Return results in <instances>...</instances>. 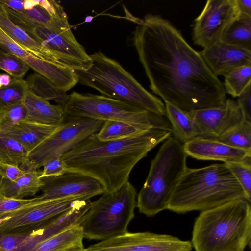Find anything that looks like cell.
Wrapping results in <instances>:
<instances>
[{"label": "cell", "mask_w": 251, "mask_h": 251, "mask_svg": "<svg viewBox=\"0 0 251 251\" xmlns=\"http://www.w3.org/2000/svg\"><path fill=\"white\" fill-rule=\"evenodd\" d=\"M131 40L150 88L165 102L187 112L225 103L223 83L169 21L147 14L137 24Z\"/></svg>", "instance_id": "1"}, {"label": "cell", "mask_w": 251, "mask_h": 251, "mask_svg": "<svg viewBox=\"0 0 251 251\" xmlns=\"http://www.w3.org/2000/svg\"><path fill=\"white\" fill-rule=\"evenodd\" d=\"M171 135V131L152 128L129 138L103 142L95 134L61 158L67 173L89 176L101 184L104 192H113L128 181L132 170L140 160Z\"/></svg>", "instance_id": "2"}, {"label": "cell", "mask_w": 251, "mask_h": 251, "mask_svg": "<svg viewBox=\"0 0 251 251\" xmlns=\"http://www.w3.org/2000/svg\"><path fill=\"white\" fill-rule=\"evenodd\" d=\"M248 198L224 163L187 168L176 187L167 209L179 214L203 211L237 199Z\"/></svg>", "instance_id": "3"}, {"label": "cell", "mask_w": 251, "mask_h": 251, "mask_svg": "<svg viewBox=\"0 0 251 251\" xmlns=\"http://www.w3.org/2000/svg\"><path fill=\"white\" fill-rule=\"evenodd\" d=\"M251 240V203L240 199L201 211L191 242L195 251H245Z\"/></svg>", "instance_id": "4"}, {"label": "cell", "mask_w": 251, "mask_h": 251, "mask_svg": "<svg viewBox=\"0 0 251 251\" xmlns=\"http://www.w3.org/2000/svg\"><path fill=\"white\" fill-rule=\"evenodd\" d=\"M90 55L91 62L86 68L74 70L78 82L96 89L102 96L166 116L165 104L145 89L118 62L100 51Z\"/></svg>", "instance_id": "5"}, {"label": "cell", "mask_w": 251, "mask_h": 251, "mask_svg": "<svg viewBox=\"0 0 251 251\" xmlns=\"http://www.w3.org/2000/svg\"><path fill=\"white\" fill-rule=\"evenodd\" d=\"M152 160L146 180L137 196L140 213L153 217L167 209L173 193L187 168L183 144L172 135Z\"/></svg>", "instance_id": "6"}, {"label": "cell", "mask_w": 251, "mask_h": 251, "mask_svg": "<svg viewBox=\"0 0 251 251\" xmlns=\"http://www.w3.org/2000/svg\"><path fill=\"white\" fill-rule=\"evenodd\" d=\"M137 196L128 181L117 190L104 192L91 201L79 223L84 238L102 241L127 233L135 215Z\"/></svg>", "instance_id": "7"}, {"label": "cell", "mask_w": 251, "mask_h": 251, "mask_svg": "<svg viewBox=\"0 0 251 251\" xmlns=\"http://www.w3.org/2000/svg\"><path fill=\"white\" fill-rule=\"evenodd\" d=\"M63 107L65 116L119 121L144 130L157 128L172 132L171 124L166 116L102 95L73 92Z\"/></svg>", "instance_id": "8"}, {"label": "cell", "mask_w": 251, "mask_h": 251, "mask_svg": "<svg viewBox=\"0 0 251 251\" xmlns=\"http://www.w3.org/2000/svg\"><path fill=\"white\" fill-rule=\"evenodd\" d=\"M1 4L10 20L49 50L60 64L74 70L85 69L90 64V55L74 36L65 12L45 25Z\"/></svg>", "instance_id": "9"}, {"label": "cell", "mask_w": 251, "mask_h": 251, "mask_svg": "<svg viewBox=\"0 0 251 251\" xmlns=\"http://www.w3.org/2000/svg\"><path fill=\"white\" fill-rule=\"evenodd\" d=\"M103 121L82 117L65 116L56 130L28 154L25 171H36L49 160L62 157L80 143L98 133Z\"/></svg>", "instance_id": "10"}, {"label": "cell", "mask_w": 251, "mask_h": 251, "mask_svg": "<svg viewBox=\"0 0 251 251\" xmlns=\"http://www.w3.org/2000/svg\"><path fill=\"white\" fill-rule=\"evenodd\" d=\"M88 200L73 197L42 201L0 216V232L34 228Z\"/></svg>", "instance_id": "11"}, {"label": "cell", "mask_w": 251, "mask_h": 251, "mask_svg": "<svg viewBox=\"0 0 251 251\" xmlns=\"http://www.w3.org/2000/svg\"><path fill=\"white\" fill-rule=\"evenodd\" d=\"M189 240L149 231L128 232L89 246L88 251H191Z\"/></svg>", "instance_id": "12"}, {"label": "cell", "mask_w": 251, "mask_h": 251, "mask_svg": "<svg viewBox=\"0 0 251 251\" xmlns=\"http://www.w3.org/2000/svg\"><path fill=\"white\" fill-rule=\"evenodd\" d=\"M240 12L235 0H208L195 19L192 40L203 48L221 40L229 25Z\"/></svg>", "instance_id": "13"}, {"label": "cell", "mask_w": 251, "mask_h": 251, "mask_svg": "<svg viewBox=\"0 0 251 251\" xmlns=\"http://www.w3.org/2000/svg\"><path fill=\"white\" fill-rule=\"evenodd\" d=\"M0 48L17 56L59 90L66 92L78 82L74 70L61 64L42 60L27 51L0 27Z\"/></svg>", "instance_id": "14"}, {"label": "cell", "mask_w": 251, "mask_h": 251, "mask_svg": "<svg viewBox=\"0 0 251 251\" xmlns=\"http://www.w3.org/2000/svg\"><path fill=\"white\" fill-rule=\"evenodd\" d=\"M43 185L39 197L42 201L53 200L73 197L88 200L101 195L104 189L95 178L76 172H69L57 176L41 178Z\"/></svg>", "instance_id": "15"}, {"label": "cell", "mask_w": 251, "mask_h": 251, "mask_svg": "<svg viewBox=\"0 0 251 251\" xmlns=\"http://www.w3.org/2000/svg\"><path fill=\"white\" fill-rule=\"evenodd\" d=\"M198 137L216 139L244 120L235 100L228 99L219 107L191 112Z\"/></svg>", "instance_id": "16"}, {"label": "cell", "mask_w": 251, "mask_h": 251, "mask_svg": "<svg viewBox=\"0 0 251 251\" xmlns=\"http://www.w3.org/2000/svg\"><path fill=\"white\" fill-rule=\"evenodd\" d=\"M200 53L210 71L217 77L238 68L251 65V50L221 40L203 48Z\"/></svg>", "instance_id": "17"}, {"label": "cell", "mask_w": 251, "mask_h": 251, "mask_svg": "<svg viewBox=\"0 0 251 251\" xmlns=\"http://www.w3.org/2000/svg\"><path fill=\"white\" fill-rule=\"evenodd\" d=\"M188 155L198 160L240 161L251 158V151L237 149L214 139L196 137L183 144Z\"/></svg>", "instance_id": "18"}, {"label": "cell", "mask_w": 251, "mask_h": 251, "mask_svg": "<svg viewBox=\"0 0 251 251\" xmlns=\"http://www.w3.org/2000/svg\"><path fill=\"white\" fill-rule=\"evenodd\" d=\"M22 102L25 110V120L40 124L59 126L64 120V107L53 105L44 98L28 90Z\"/></svg>", "instance_id": "19"}, {"label": "cell", "mask_w": 251, "mask_h": 251, "mask_svg": "<svg viewBox=\"0 0 251 251\" xmlns=\"http://www.w3.org/2000/svg\"><path fill=\"white\" fill-rule=\"evenodd\" d=\"M58 126L49 125L23 119L5 134L21 144L28 153L50 135Z\"/></svg>", "instance_id": "20"}, {"label": "cell", "mask_w": 251, "mask_h": 251, "mask_svg": "<svg viewBox=\"0 0 251 251\" xmlns=\"http://www.w3.org/2000/svg\"><path fill=\"white\" fill-rule=\"evenodd\" d=\"M0 27L27 51L42 60L60 64L57 58L49 50L10 20L0 3Z\"/></svg>", "instance_id": "21"}, {"label": "cell", "mask_w": 251, "mask_h": 251, "mask_svg": "<svg viewBox=\"0 0 251 251\" xmlns=\"http://www.w3.org/2000/svg\"><path fill=\"white\" fill-rule=\"evenodd\" d=\"M166 117L172 127V135L184 144L198 137V131L191 112L184 111L165 102Z\"/></svg>", "instance_id": "22"}, {"label": "cell", "mask_w": 251, "mask_h": 251, "mask_svg": "<svg viewBox=\"0 0 251 251\" xmlns=\"http://www.w3.org/2000/svg\"><path fill=\"white\" fill-rule=\"evenodd\" d=\"M73 223L68 215H58L36 227L30 236L13 251H30L42 241L69 228Z\"/></svg>", "instance_id": "23"}, {"label": "cell", "mask_w": 251, "mask_h": 251, "mask_svg": "<svg viewBox=\"0 0 251 251\" xmlns=\"http://www.w3.org/2000/svg\"><path fill=\"white\" fill-rule=\"evenodd\" d=\"M82 230L79 224L39 243L30 251H69L84 248Z\"/></svg>", "instance_id": "24"}, {"label": "cell", "mask_w": 251, "mask_h": 251, "mask_svg": "<svg viewBox=\"0 0 251 251\" xmlns=\"http://www.w3.org/2000/svg\"><path fill=\"white\" fill-rule=\"evenodd\" d=\"M41 171H26L19 178L14 181L3 179L0 194L15 199L35 195L43 185L40 177Z\"/></svg>", "instance_id": "25"}, {"label": "cell", "mask_w": 251, "mask_h": 251, "mask_svg": "<svg viewBox=\"0 0 251 251\" xmlns=\"http://www.w3.org/2000/svg\"><path fill=\"white\" fill-rule=\"evenodd\" d=\"M221 40L251 50V16L240 13L225 30Z\"/></svg>", "instance_id": "26"}, {"label": "cell", "mask_w": 251, "mask_h": 251, "mask_svg": "<svg viewBox=\"0 0 251 251\" xmlns=\"http://www.w3.org/2000/svg\"><path fill=\"white\" fill-rule=\"evenodd\" d=\"M26 81L29 90L48 101L52 100L58 105L64 106L69 99V95L66 92L59 90L50 81L37 73L28 75Z\"/></svg>", "instance_id": "27"}, {"label": "cell", "mask_w": 251, "mask_h": 251, "mask_svg": "<svg viewBox=\"0 0 251 251\" xmlns=\"http://www.w3.org/2000/svg\"><path fill=\"white\" fill-rule=\"evenodd\" d=\"M145 131L126 123L105 121L96 136L100 141H111L129 138Z\"/></svg>", "instance_id": "28"}, {"label": "cell", "mask_w": 251, "mask_h": 251, "mask_svg": "<svg viewBox=\"0 0 251 251\" xmlns=\"http://www.w3.org/2000/svg\"><path fill=\"white\" fill-rule=\"evenodd\" d=\"M214 139L237 149L251 151V122L243 120Z\"/></svg>", "instance_id": "29"}, {"label": "cell", "mask_w": 251, "mask_h": 251, "mask_svg": "<svg viewBox=\"0 0 251 251\" xmlns=\"http://www.w3.org/2000/svg\"><path fill=\"white\" fill-rule=\"evenodd\" d=\"M28 152L14 139L0 136V163L21 166L26 163Z\"/></svg>", "instance_id": "30"}, {"label": "cell", "mask_w": 251, "mask_h": 251, "mask_svg": "<svg viewBox=\"0 0 251 251\" xmlns=\"http://www.w3.org/2000/svg\"><path fill=\"white\" fill-rule=\"evenodd\" d=\"M224 76L223 83L226 93L238 97L251 84V65L242 66L233 70Z\"/></svg>", "instance_id": "31"}, {"label": "cell", "mask_w": 251, "mask_h": 251, "mask_svg": "<svg viewBox=\"0 0 251 251\" xmlns=\"http://www.w3.org/2000/svg\"><path fill=\"white\" fill-rule=\"evenodd\" d=\"M25 108L22 101L15 104L0 105V136L7 132L16 123L24 119Z\"/></svg>", "instance_id": "32"}, {"label": "cell", "mask_w": 251, "mask_h": 251, "mask_svg": "<svg viewBox=\"0 0 251 251\" xmlns=\"http://www.w3.org/2000/svg\"><path fill=\"white\" fill-rule=\"evenodd\" d=\"M244 190L248 201H251V158L240 161L224 163Z\"/></svg>", "instance_id": "33"}, {"label": "cell", "mask_w": 251, "mask_h": 251, "mask_svg": "<svg viewBox=\"0 0 251 251\" xmlns=\"http://www.w3.org/2000/svg\"><path fill=\"white\" fill-rule=\"evenodd\" d=\"M28 90L26 80L12 77L9 85L0 89V105L12 104L22 102Z\"/></svg>", "instance_id": "34"}, {"label": "cell", "mask_w": 251, "mask_h": 251, "mask_svg": "<svg viewBox=\"0 0 251 251\" xmlns=\"http://www.w3.org/2000/svg\"><path fill=\"white\" fill-rule=\"evenodd\" d=\"M0 69L13 77L22 78L30 67L17 56L2 50L0 51Z\"/></svg>", "instance_id": "35"}, {"label": "cell", "mask_w": 251, "mask_h": 251, "mask_svg": "<svg viewBox=\"0 0 251 251\" xmlns=\"http://www.w3.org/2000/svg\"><path fill=\"white\" fill-rule=\"evenodd\" d=\"M35 228L9 232H0V251H14L30 236Z\"/></svg>", "instance_id": "36"}, {"label": "cell", "mask_w": 251, "mask_h": 251, "mask_svg": "<svg viewBox=\"0 0 251 251\" xmlns=\"http://www.w3.org/2000/svg\"><path fill=\"white\" fill-rule=\"evenodd\" d=\"M42 201L39 196L31 199H15L0 194V216Z\"/></svg>", "instance_id": "37"}, {"label": "cell", "mask_w": 251, "mask_h": 251, "mask_svg": "<svg viewBox=\"0 0 251 251\" xmlns=\"http://www.w3.org/2000/svg\"><path fill=\"white\" fill-rule=\"evenodd\" d=\"M41 178L57 176L67 173L66 168L61 157H55L47 161L42 166Z\"/></svg>", "instance_id": "38"}, {"label": "cell", "mask_w": 251, "mask_h": 251, "mask_svg": "<svg viewBox=\"0 0 251 251\" xmlns=\"http://www.w3.org/2000/svg\"><path fill=\"white\" fill-rule=\"evenodd\" d=\"M237 98L236 102L244 120L251 122V84L248 86Z\"/></svg>", "instance_id": "39"}, {"label": "cell", "mask_w": 251, "mask_h": 251, "mask_svg": "<svg viewBox=\"0 0 251 251\" xmlns=\"http://www.w3.org/2000/svg\"><path fill=\"white\" fill-rule=\"evenodd\" d=\"M26 171L18 165L0 163V173L4 180L14 181L22 176Z\"/></svg>", "instance_id": "40"}, {"label": "cell", "mask_w": 251, "mask_h": 251, "mask_svg": "<svg viewBox=\"0 0 251 251\" xmlns=\"http://www.w3.org/2000/svg\"><path fill=\"white\" fill-rule=\"evenodd\" d=\"M25 0H0V2L9 8L17 11L24 10Z\"/></svg>", "instance_id": "41"}, {"label": "cell", "mask_w": 251, "mask_h": 251, "mask_svg": "<svg viewBox=\"0 0 251 251\" xmlns=\"http://www.w3.org/2000/svg\"><path fill=\"white\" fill-rule=\"evenodd\" d=\"M235 1L240 13L251 16V0H235Z\"/></svg>", "instance_id": "42"}, {"label": "cell", "mask_w": 251, "mask_h": 251, "mask_svg": "<svg viewBox=\"0 0 251 251\" xmlns=\"http://www.w3.org/2000/svg\"><path fill=\"white\" fill-rule=\"evenodd\" d=\"M12 79L11 76L8 74L0 72V89L9 85Z\"/></svg>", "instance_id": "43"}, {"label": "cell", "mask_w": 251, "mask_h": 251, "mask_svg": "<svg viewBox=\"0 0 251 251\" xmlns=\"http://www.w3.org/2000/svg\"><path fill=\"white\" fill-rule=\"evenodd\" d=\"M3 178L0 173V189L1 188V186H2V183H3Z\"/></svg>", "instance_id": "44"}, {"label": "cell", "mask_w": 251, "mask_h": 251, "mask_svg": "<svg viewBox=\"0 0 251 251\" xmlns=\"http://www.w3.org/2000/svg\"><path fill=\"white\" fill-rule=\"evenodd\" d=\"M88 251L86 248H82L77 250H72V251Z\"/></svg>", "instance_id": "45"}, {"label": "cell", "mask_w": 251, "mask_h": 251, "mask_svg": "<svg viewBox=\"0 0 251 251\" xmlns=\"http://www.w3.org/2000/svg\"><path fill=\"white\" fill-rule=\"evenodd\" d=\"M2 50L0 48V51H1Z\"/></svg>", "instance_id": "46"}]
</instances>
